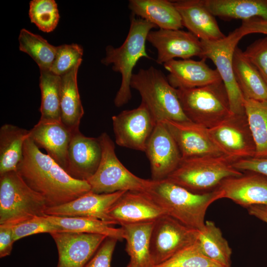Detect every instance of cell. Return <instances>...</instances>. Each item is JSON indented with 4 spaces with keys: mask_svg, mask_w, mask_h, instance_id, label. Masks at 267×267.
<instances>
[{
    "mask_svg": "<svg viewBox=\"0 0 267 267\" xmlns=\"http://www.w3.org/2000/svg\"><path fill=\"white\" fill-rule=\"evenodd\" d=\"M16 171L31 188L45 199L47 208L70 202L91 190L87 181L71 177L29 137L24 143L23 158Z\"/></svg>",
    "mask_w": 267,
    "mask_h": 267,
    "instance_id": "obj_1",
    "label": "cell"
},
{
    "mask_svg": "<svg viewBox=\"0 0 267 267\" xmlns=\"http://www.w3.org/2000/svg\"><path fill=\"white\" fill-rule=\"evenodd\" d=\"M144 192L167 215L198 230L204 227L205 217L210 205L222 198L217 189L205 193H194L167 179L152 180L149 187Z\"/></svg>",
    "mask_w": 267,
    "mask_h": 267,
    "instance_id": "obj_2",
    "label": "cell"
},
{
    "mask_svg": "<svg viewBox=\"0 0 267 267\" xmlns=\"http://www.w3.org/2000/svg\"><path fill=\"white\" fill-rule=\"evenodd\" d=\"M157 27L153 24L132 14L127 36L118 47L109 45L101 63L112 65V70L121 75V83L114 102L117 107L127 103L132 97L131 82L133 69L141 58L151 59L146 51L145 44L149 33Z\"/></svg>",
    "mask_w": 267,
    "mask_h": 267,
    "instance_id": "obj_3",
    "label": "cell"
},
{
    "mask_svg": "<svg viewBox=\"0 0 267 267\" xmlns=\"http://www.w3.org/2000/svg\"><path fill=\"white\" fill-rule=\"evenodd\" d=\"M234 161L225 155L181 159L166 179L194 193L211 192L223 179L243 174L233 166Z\"/></svg>",
    "mask_w": 267,
    "mask_h": 267,
    "instance_id": "obj_4",
    "label": "cell"
},
{
    "mask_svg": "<svg viewBox=\"0 0 267 267\" xmlns=\"http://www.w3.org/2000/svg\"><path fill=\"white\" fill-rule=\"evenodd\" d=\"M131 87L138 91L141 103L147 108L156 123L165 120L190 121L181 107L177 89L156 68L140 69L133 75Z\"/></svg>",
    "mask_w": 267,
    "mask_h": 267,
    "instance_id": "obj_5",
    "label": "cell"
},
{
    "mask_svg": "<svg viewBox=\"0 0 267 267\" xmlns=\"http://www.w3.org/2000/svg\"><path fill=\"white\" fill-rule=\"evenodd\" d=\"M47 208L45 199L17 171L0 175V225L13 226L44 216Z\"/></svg>",
    "mask_w": 267,
    "mask_h": 267,
    "instance_id": "obj_6",
    "label": "cell"
},
{
    "mask_svg": "<svg viewBox=\"0 0 267 267\" xmlns=\"http://www.w3.org/2000/svg\"><path fill=\"white\" fill-rule=\"evenodd\" d=\"M98 138L102 156L97 170L87 180L90 186V191L98 194L146 191L152 180L134 175L122 164L116 155L114 142L106 133H102Z\"/></svg>",
    "mask_w": 267,
    "mask_h": 267,
    "instance_id": "obj_7",
    "label": "cell"
},
{
    "mask_svg": "<svg viewBox=\"0 0 267 267\" xmlns=\"http://www.w3.org/2000/svg\"><path fill=\"white\" fill-rule=\"evenodd\" d=\"M177 89L184 113L195 123L210 129L232 114L222 81L199 88Z\"/></svg>",
    "mask_w": 267,
    "mask_h": 267,
    "instance_id": "obj_8",
    "label": "cell"
},
{
    "mask_svg": "<svg viewBox=\"0 0 267 267\" xmlns=\"http://www.w3.org/2000/svg\"><path fill=\"white\" fill-rule=\"evenodd\" d=\"M243 37L238 29L224 38L215 41H202L204 58L210 59L216 66L226 89L232 114L244 115V97L236 81L233 69V56Z\"/></svg>",
    "mask_w": 267,
    "mask_h": 267,
    "instance_id": "obj_9",
    "label": "cell"
},
{
    "mask_svg": "<svg viewBox=\"0 0 267 267\" xmlns=\"http://www.w3.org/2000/svg\"><path fill=\"white\" fill-rule=\"evenodd\" d=\"M198 234L199 230L189 227L168 215L156 220L150 241V255L154 267L195 243Z\"/></svg>",
    "mask_w": 267,
    "mask_h": 267,
    "instance_id": "obj_10",
    "label": "cell"
},
{
    "mask_svg": "<svg viewBox=\"0 0 267 267\" xmlns=\"http://www.w3.org/2000/svg\"><path fill=\"white\" fill-rule=\"evenodd\" d=\"M208 131L224 155L235 161L255 157V143L246 114H231Z\"/></svg>",
    "mask_w": 267,
    "mask_h": 267,
    "instance_id": "obj_11",
    "label": "cell"
},
{
    "mask_svg": "<svg viewBox=\"0 0 267 267\" xmlns=\"http://www.w3.org/2000/svg\"><path fill=\"white\" fill-rule=\"evenodd\" d=\"M112 120L118 145L145 152L157 123L143 103L141 102L136 108L123 111L112 116Z\"/></svg>",
    "mask_w": 267,
    "mask_h": 267,
    "instance_id": "obj_12",
    "label": "cell"
},
{
    "mask_svg": "<svg viewBox=\"0 0 267 267\" xmlns=\"http://www.w3.org/2000/svg\"><path fill=\"white\" fill-rule=\"evenodd\" d=\"M147 41L157 49L156 62L159 64L163 65L176 58L187 59L198 56L204 58L201 40L190 32L160 29L151 31Z\"/></svg>",
    "mask_w": 267,
    "mask_h": 267,
    "instance_id": "obj_13",
    "label": "cell"
},
{
    "mask_svg": "<svg viewBox=\"0 0 267 267\" xmlns=\"http://www.w3.org/2000/svg\"><path fill=\"white\" fill-rule=\"evenodd\" d=\"M145 152L150 163L153 180L167 178L181 160L179 148L163 122L156 124L148 140Z\"/></svg>",
    "mask_w": 267,
    "mask_h": 267,
    "instance_id": "obj_14",
    "label": "cell"
},
{
    "mask_svg": "<svg viewBox=\"0 0 267 267\" xmlns=\"http://www.w3.org/2000/svg\"><path fill=\"white\" fill-rule=\"evenodd\" d=\"M50 234L58 251L56 267H85L107 237L101 234L69 231Z\"/></svg>",
    "mask_w": 267,
    "mask_h": 267,
    "instance_id": "obj_15",
    "label": "cell"
},
{
    "mask_svg": "<svg viewBox=\"0 0 267 267\" xmlns=\"http://www.w3.org/2000/svg\"><path fill=\"white\" fill-rule=\"evenodd\" d=\"M180 151L181 159L224 155L211 138L208 129L192 121H162Z\"/></svg>",
    "mask_w": 267,
    "mask_h": 267,
    "instance_id": "obj_16",
    "label": "cell"
},
{
    "mask_svg": "<svg viewBox=\"0 0 267 267\" xmlns=\"http://www.w3.org/2000/svg\"><path fill=\"white\" fill-rule=\"evenodd\" d=\"M166 215L145 193L134 191H125L108 211L115 224L121 226L153 222Z\"/></svg>",
    "mask_w": 267,
    "mask_h": 267,
    "instance_id": "obj_17",
    "label": "cell"
},
{
    "mask_svg": "<svg viewBox=\"0 0 267 267\" xmlns=\"http://www.w3.org/2000/svg\"><path fill=\"white\" fill-rule=\"evenodd\" d=\"M101 156L98 137H88L80 131L75 132L68 147L66 171L76 179L87 181L97 170Z\"/></svg>",
    "mask_w": 267,
    "mask_h": 267,
    "instance_id": "obj_18",
    "label": "cell"
},
{
    "mask_svg": "<svg viewBox=\"0 0 267 267\" xmlns=\"http://www.w3.org/2000/svg\"><path fill=\"white\" fill-rule=\"evenodd\" d=\"M125 192L98 194L90 191L70 202L47 208L45 215L89 217L100 220L111 225L116 224L108 215V211Z\"/></svg>",
    "mask_w": 267,
    "mask_h": 267,
    "instance_id": "obj_19",
    "label": "cell"
},
{
    "mask_svg": "<svg viewBox=\"0 0 267 267\" xmlns=\"http://www.w3.org/2000/svg\"><path fill=\"white\" fill-rule=\"evenodd\" d=\"M223 179L216 188L222 195L245 208L267 205V177L254 172Z\"/></svg>",
    "mask_w": 267,
    "mask_h": 267,
    "instance_id": "obj_20",
    "label": "cell"
},
{
    "mask_svg": "<svg viewBox=\"0 0 267 267\" xmlns=\"http://www.w3.org/2000/svg\"><path fill=\"white\" fill-rule=\"evenodd\" d=\"M206 60L173 59L164 63L169 73L167 77L169 83L177 89H189L222 81L217 69L211 68Z\"/></svg>",
    "mask_w": 267,
    "mask_h": 267,
    "instance_id": "obj_21",
    "label": "cell"
},
{
    "mask_svg": "<svg viewBox=\"0 0 267 267\" xmlns=\"http://www.w3.org/2000/svg\"><path fill=\"white\" fill-rule=\"evenodd\" d=\"M183 26L199 39L215 41L224 38L215 16L208 9L203 0L173 1Z\"/></svg>",
    "mask_w": 267,
    "mask_h": 267,
    "instance_id": "obj_22",
    "label": "cell"
},
{
    "mask_svg": "<svg viewBox=\"0 0 267 267\" xmlns=\"http://www.w3.org/2000/svg\"><path fill=\"white\" fill-rule=\"evenodd\" d=\"M73 133L61 121H39L29 130V137L66 171Z\"/></svg>",
    "mask_w": 267,
    "mask_h": 267,
    "instance_id": "obj_23",
    "label": "cell"
},
{
    "mask_svg": "<svg viewBox=\"0 0 267 267\" xmlns=\"http://www.w3.org/2000/svg\"><path fill=\"white\" fill-rule=\"evenodd\" d=\"M128 6L133 14L160 29L178 30L183 27L180 16L173 1L130 0Z\"/></svg>",
    "mask_w": 267,
    "mask_h": 267,
    "instance_id": "obj_24",
    "label": "cell"
},
{
    "mask_svg": "<svg viewBox=\"0 0 267 267\" xmlns=\"http://www.w3.org/2000/svg\"><path fill=\"white\" fill-rule=\"evenodd\" d=\"M233 69L236 81L245 99L267 101V84L256 67L236 47L233 54Z\"/></svg>",
    "mask_w": 267,
    "mask_h": 267,
    "instance_id": "obj_25",
    "label": "cell"
},
{
    "mask_svg": "<svg viewBox=\"0 0 267 267\" xmlns=\"http://www.w3.org/2000/svg\"><path fill=\"white\" fill-rule=\"evenodd\" d=\"M81 64L60 76L61 122L73 133L79 131L84 114L77 84L78 71Z\"/></svg>",
    "mask_w": 267,
    "mask_h": 267,
    "instance_id": "obj_26",
    "label": "cell"
},
{
    "mask_svg": "<svg viewBox=\"0 0 267 267\" xmlns=\"http://www.w3.org/2000/svg\"><path fill=\"white\" fill-rule=\"evenodd\" d=\"M215 16L242 21L254 17L267 20V0H203Z\"/></svg>",
    "mask_w": 267,
    "mask_h": 267,
    "instance_id": "obj_27",
    "label": "cell"
},
{
    "mask_svg": "<svg viewBox=\"0 0 267 267\" xmlns=\"http://www.w3.org/2000/svg\"><path fill=\"white\" fill-rule=\"evenodd\" d=\"M29 130L10 124L0 128V175L16 171L23 158V148Z\"/></svg>",
    "mask_w": 267,
    "mask_h": 267,
    "instance_id": "obj_28",
    "label": "cell"
},
{
    "mask_svg": "<svg viewBox=\"0 0 267 267\" xmlns=\"http://www.w3.org/2000/svg\"><path fill=\"white\" fill-rule=\"evenodd\" d=\"M153 222L121 226L126 240V251L134 267H153L150 252V241Z\"/></svg>",
    "mask_w": 267,
    "mask_h": 267,
    "instance_id": "obj_29",
    "label": "cell"
},
{
    "mask_svg": "<svg viewBox=\"0 0 267 267\" xmlns=\"http://www.w3.org/2000/svg\"><path fill=\"white\" fill-rule=\"evenodd\" d=\"M47 220L58 226L62 231L97 234L107 237L124 239L123 228H115L97 219L81 217H56L46 215Z\"/></svg>",
    "mask_w": 267,
    "mask_h": 267,
    "instance_id": "obj_30",
    "label": "cell"
},
{
    "mask_svg": "<svg viewBox=\"0 0 267 267\" xmlns=\"http://www.w3.org/2000/svg\"><path fill=\"white\" fill-rule=\"evenodd\" d=\"M197 242L203 254L223 267H230L232 250L220 229L212 221L199 230Z\"/></svg>",
    "mask_w": 267,
    "mask_h": 267,
    "instance_id": "obj_31",
    "label": "cell"
},
{
    "mask_svg": "<svg viewBox=\"0 0 267 267\" xmlns=\"http://www.w3.org/2000/svg\"><path fill=\"white\" fill-rule=\"evenodd\" d=\"M41 121H61L60 76L50 71H40Z\"/></svg>",
    "mask_w": 267,
    "mask_h": 267,
    "instance_id": "obj_32",
    "label": "cell"
},
{
    "mask_svg": "<svg viewBox=\"0 0 267 267\" xmlns=\"http://www.w3.org/2000/svg\"><path fill=\"white\" fill-rule=\"evenodd\" d=\"M244 106L256 146L254 157L267 158V101L245 99Z\"/></svg>",
    "mask_w": 267,
    "mask_h": 267,
    "instance_id": "obj_33",
    "label": "cell"
},
{
    "mask_svg": "<svg viewBox=\"0 0 267 267\" xmlns=\"http://www.w3.org/2000/svg\"><path fill=\"white\" fill-rule=\"evenodd\" d=\"M18 41L19 50L28 54L37 64L40 71L50 70L55 57L57 46L26 29L20 30Z\"/></svg>",
    "mask_w": 267,
    "mask_h": 267,
    "instance_id": "obj_34",
    "label": "cell"
},
{
    "mask_svg": "<svg viewBox=\"0 0 267 267\" xmlns=\"http://www.w3.org/2000/svg\"><path fill=\"white\" fill-rule=\"evenodd\" d=\"M31 22L42 31L49 33L56 27L59 20L57 4L54 0H32L29 3Z\"/></svg>",
    "mask_w": 267,
    "mask_h": 267,
    "instance_id": "obj_35",
    "label": "cell"
},
{
    "mask_svg": "<svg viewBox=\"0 0 267 267\" xmlns=\"http://www.w3.org/2000/svg\"><path fill=\"white\" fill-rule=\"evenodd\" d=\"M222 267L206 257L197 241L154 267Z\"/></svg>",
    "mask_w": 267,
    "mask_h": 267,
    "instance_id": "obj_36",
    "label": "cell"
},
{
    "mask_svg": "<svg viewBox=\"0 0 267 267\" xmlns=\"http://www.w3.org/2000/svg\"><path fill=\"white\" fill-rule=\"evenodd\" d=\"M83 54V48L78 44L57 46L55 57L50 71L61 76L82 63Z\"/></svg>",
    "mask_w": 267,
    "mask_h": 267,
    "instance_id": "obj_37",
    "label": "cell"
},
{
    "mask_svg": "<svg viewBox=\"0 0 267 267\" xmlns=\"http://www.w3.org/2000/svg\"><path fill=\"white\" fill-rule=\"evenodd\" d=\"M12 228L15 242L33 234L43 233L51 234L62 231L58 226L47 220L46 215L37 217L13 225Z\"/></svg>",
    "mask_w": 267,
    "mask_h": 267,
    "instance_id": "obj_38",
    "label": "cell"
},
{
    "mask_svg": "<svg viewBox=\"0 0 267 267\" xmlns=\"http://www.w3.org/2000/svg\"><path fill=\"white\" fill-rule=\"evenodd\" d=\"M244 53L256 67L267 84V37L252 43Z\"/></svg>",
    "mask_w": 267,
    "mask_h": 267,
    "instance_id": "obj_39",
    "label": "cell"
},
{
    "mask_svg": "<svg viewBox=\"0 0 267 267\" xmlns=\"http://www.w3.org/2000/svg\"><path fill=\"white\" fill-rule=\"evenodd\" d=\"M118 240L107 237L85 267H111L113 254Z\"/></svg>",
    "mask_w": 267,
    "mask_h": 267,
    "instance_id": "obj_40",
    "label": "cell"
},
{
    "mask_svg": "<svg viewBox=\"0 0 267 267\" xmlns=\"http://www.w3.org/2000/svg\"><path fill=\"white\" fill-rule=\"evenodd\" d=\"M237 170L257 173L267 177V158L251 157L238 159L232 163Z\"/></svg>",
    "mask_w": 267,
    "mask_h": 267,
    "instance_id": "obj_41",
    "label": "cell"
},
{
    "mask_svg": "<svg viewBox=\"0 0 267 267\" xmlns=\"http://www.w3.org/2000/svg\"><path fill=\"white\" fill-rule=\"evenodd\" d=\"M238 29L243 37L254 33L267 35V20L254 17L242 21Z\"/></svg>",
    "mask_w": 267,
    "mask_h": 267,
    "instance_id": "obj_42",
    "label": "cell"
},
{
    "mask_svg": "<svg viewBox=\"0 0 267 267\" xmlns=\"http://www.w3.org/2000/svg\"><path fill=\"white\" fill-rule=\"evenodd\" d=\"M14 242L12 225H0V257L1 258L10 255Z\"/></svg>",
    "mask_w": 267,
    "mask_h": 267,
    "instance_id": "obj_43",
    "label": "cell"
},
{
    "mask_svg": "<svg viewBox=\"0 0 267 267\" xmlns=\"http://www.w3.org/2000/svg\"><path fill=\"white\" fill-rule=\"evenodd\" d=\"M246 209L250 215L267 224V205H254L248 207Z\"/></svg>",
    "mask_w": 267,
    "mask_h": 267,
    "instance_id": "obj_44",
    "label": "cell"
},
{
    "mask_svg": "<svg viewBox=\"0 0 267 267\" xmlns=\"http://www.w3.org/2000/svg\"><path fill=\"white\" fill-rule=\"evenodd\" d=\"M126 267H134L132 265L129 263V264Z\"/></svg>",
    "mask_w": 267,
    "mask_h": 267,
    "instance_id": "obj_45",
    "label": "cell"
},
{
    "mask_svg": "<svg viewBox=\"0 0 267 267\" xmlns=\"http://www.w3.org/2000/svg\"></svg>",
    "mask_w": 267,
    "mask_h": 267,
    "instance_id": "obj_46",
    "label": "cell"
}]
</instances>
